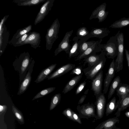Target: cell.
I'll return each instance as SVG.
<instances>
[{
	"instance_id": "6da1fadb",
	"label": "cell",
	"mask_w": 129,
	"mask_h": 129,
	"mask_svg": "<svg viewBox=\"0 0 129 129\" xmlns=\"http://www.w3.org/2000/svg\"><path fill=\"white\" fill-rule=\"evenodd\" d=\"M60 26L59 20L58 18H56L47 29L45 37L47 50H51L53 44L58 38V34Z\"/></svg>"
},
{
	"instance_id": "7a4b0ae2",
	"label": "cell",
	"mask_w": 129,
	"mask_h": 129,
	"mask_svg": "<svg viewBox=\"0 0 129 129\" xmlns=\"http://www.w3.org/2000/svg\"><path fill=\"white\" fill-rule=\"evenodd\" d=\"M119 30L114 35L111 37L106 43L102 44V49L105 52V56L109 59H114L117 56L118 52L117 38L120 33Z\"/></svg>"
},
{
	"instance_id": "3957f363",
	"label": "cell",
	"mask_w": 129,
	"mask_h": 129,
	"mask_svg": "<svg viewBox=\"0 0 129 129\" xmlns=\"http://www.w3.org/2000/svg\"><path fill=\"white\" fill-rule=\"evenodd\" d=\"M118 43V52L117 57L115 61L116 72L122 70L123 68L124 59V36L123 33L120 32L117 38Z\"/></svg>"
},
{
	"instance_id": "277c9868",
	"label": "cell",
	"mask_w": 129,
	"mask_h": 129,
	"mask_svg": "<svg viewBox=\"0 0 129 129\" xmlns=\"http://www.w3.org/2000/svg\"><path fill=\"white\" fill-rule=\"evenodd\" d=\"M95 106L93 103L89 102L81 106L78 105L77 107V109L79 113L78 114L80 119L89 118L96 116L95 113Z\"/></svg>"
},
{
	"instance_id": "5b68a950",
	"label": "cell",
	"mask_w": 129,
	"mask_h": 129,
	"mask_svg": "<svg viewBox=\"0 0 129 129\" xmlns=\"http://www.w3.org/2000/svg\"><path fill=\"white\" fill-rule=\"evenodd\" d=\"M9 16H5L2 19L0 23V52L1 55L9 43L10 32L5 25V22Z\"/></svg>"
},
{
	"instance_id": "8992f818",
	"label": "cell",
	"mask_w": 129,
	"mask_h": 129,
	"mask_svg": "<svg viewBox=\"0 0 129 129\" xmlns=\"http://www.w3.org/2000/svg\"><path fill=\"white\" fill-rule=\"evenodd\" d=\"M55 0H47L41 6L35 19L34 24L36 25L44 19L51 10Z\"/></svg>"
},
{
	"instance_id": "52a82bcc",
	"label": "cell",
	"mask_w": 129,
	"mask_h": 129,
	"mask_svg": "<svg viewBox=\"0 0 129 129\" xmlns=\"http://www.w3.org/2000/svg\"><path fill=\"white\" fill-rule=\"evenodd\" d=\"M102 41V39H99L98 40L96 41L83 53L78 56L75 60H79L83 58L84 59L91 55L96 54L97 52H101L102 50V44L101 43Z\"/></svg>"
},
{
	"instance_id": "ba28073f",
	"label": "cell",
	"mask_w": 129,
	"mask_h": 129,
	"mask_svg": "<svg viewBox=\"0 0 129 129\" xmlns=\"http://www.w3.org/2000/svg\"><path fill=\"white\" fill-rule=\"evenodd\" d=\"M73 32V30H72L66 33L62 40L55 51V56L62 51H64L67 54H69L72 47L69 43L70 39Z\"/></svg>"
},
{
	"instance_id": "9c48e42d",
	"label": "cell",
	"mask_w": 129,
	"mask_h": 129,
	"mask_svg": "<svg viewBox=\"0 0 129 129\" xmlns=\"http://www.w3.org/2000/svg\"><path fill=\"white\" fill-rule=\"evenodd\" d=\"M94 105L96 108V116L95 120L102 119L103 117L106 104V99L104 94L102 93L99 96L96 97Z\"/></svg>"
},
{
	"instance_id": "30bf717a",
	"label": "cell",
	"mask_w": 129,
	"mask_h": 129,
	"mask_svg": "<svg viewBox=\"0 0 129 129\" xmlns=\"http://www.w3.org/2000/svg\"><path fill=\"white\" fill-rule=\"evenodd\" d=\"M107 4L104 3L101 4L94 10L89 18L91 20L93 19L98 18L99 22L103 21L107 17L109 12L106 11Z\"/></svg>"
},
{
	"instance_id": "8fae6325",
	"label": "cell",
	"mask_w": 129,
	"mask_h": 129,
	"mask_svg": "<svg viewBox=\"0 0 129 129\" xmlns=\"http://www.w3.org/2000/svg\"><path fill=\"white\" fill-rule=\"evenodd\" d=\"M103 72L102 70L92 80L91 89L93 91L95 97L99 96L102 93Z\"/></svg>"
},
{
	"instance_id": "7c38bea8",
	"label": "cell",
	"mask_w": 129,
	"mask_h": 129,
	"mask_svg": "<svg viewBox=\"0 0 129 129\" xmlns=\"http://www.w3.org/2000/svg\"><path fill=\"white\" fill-rule=\"evenodd\" d=\"M105 56V52L102 49L100 54L91 55L84 58L83 60L84 61V65L87 63L88 67L83 70L84 74L89 71L94 65Z\"/></svg>"
},
{
	"instance_id": "4fadbf2b",
	"label": "cell",
	"mask_w": 129,
	"mask_h": 129,
	"mask_svg": "<svg viewBox=\"0 0 129 129\" xmlns=\"http://www.w3.org/2000/svg\"><path fill=\"white\" fill-rule=\"evenodd\" d=\"M116 70L115 68V60L113 59L110 63L104 80V88L103 93L106 94L109 87L113 78L114 76Z\"/></svg>"
},
{
	"instance_id": "5bb4252c",
	"label": "cell",
	"mask_w": 129,
	"mask_h": 129,
	"mask_svg": "<svg viewBox=\"0 0 129 129\" xmlns=\"http://www.w3.org/2000/svg\"><path fill=\"white\" fill-rule=\"evenodd\" d=\"M41 41V37L39 33L35 31L30 32L26 39L20 44V46L29 44L31 47L36 49L38 47H40Z\"/></svg>"
},
{
	"instance_id": "9a60e30c",
	"label": "cell",
	"mask_w": 129,
	"mask_h": 129,
	"mask_svg": "<svg viewBox=\"0 0 129 129\" xmlns=\"http://www.w3.org/2000/svg\"><path fill=\"white\" fill-rule=\"evenodd\" d=\"M106 61L105 56L94 65L87 72L84 74L87 79L92 80L102 70L105 64Z\"/></svg>"
},
{
	"instance_id": "2e32d148",
	"label": "cell",
	"mask_w": 129,
	"mask_h": 129,
	"mask_svg": "<svg viewBox=\"0 0 129 129\" xmlns=\"http://www.w3.org/2000/svg\"><path fill=\"white\" fill-rule=\"evenodd\" d=\"M75 67V64L69 63L64 65L51 73L48 77L49 80L58 78L69 72Z\"/></svg>"
},
{
	"instance_id": "e0dca14e",
	"label": "cell",
	"mask_w": 129,
	"mask_h": 129,
	"mask_svg": "<svg viewBox=\"0 0 129 129\" xmlns=\"http://www.w3.org/2000/svg\"><path fill=\"white\" fill-rule=\"evenodd\" d=\"M119 122L118 117L110 118L100 123L94 129H121L116 125V124Z\"/></svg>"
},
{
	"instance_id": "ac0fdd59",
	"label": "cell",
	"mask_w": 129,
	"mask_h": 129,
	"mask_svg": "<svg viewBox=\"0 0 129 129\" xmlns=\"http://www.w3.org/2000/svg\"><path fill=\"white\" fill-rule=\"evenodd\" d=\"M110 32L106 27L92 28L90 32V38L96 37L99 39H102L108 36Z\"/></svg>"
},
{
	"instance_id": "d6986e66",
	"label": "cell",
	"mask_w": 129,
	"mask_h": 129,
	"mask_svg": "<svg viewBox=\"0 0 129 129\" xmlns=\"http://www.w3.org/2000/svg\"><path fill=\"white\" fill-rule=\"evenodd\" d=\"M57 64H52L43 70L38 75L35 82L39 83L47 78L56 66Z\"/></svg>"
},
{
	"instance_id": "ffe728a7",
	"label": "cell",
	"mask_w": 129,
	"mask_h": 129,
	"mask_svg": "<svg viewBox=\"0 0 129 129\" xmlns=\"http://www.w3.org/2000/svg\"><path fill=\"white\" fill-rule=\"evenodd\" d=\"M82 72L81 74L73 77L66 84L64 87L62 92L66 94L72 89L80 80L83 74Z\"/></svg>"
},
{
	"instance_id": "44dd1931",
	"label": "cell",
	"mask_w": 129,
	"mask_h": 129,
	"mask_svg": "<svg viewBox=\"0 0 129 129\" xmlns=\"http://www.w3.org/2000/svg\"><path fill=\"white\" fill-rule=\"evenodd\" d=\"M77 36H75L73 39V43L71 49L68 54L69 57L71 58L77 56L79 55L78 51L80 45L83 42L81 40H79Z\"/></svg>"
},
{
	"instance_id": "7402d4cb",
	"label": "cell",
	"mask_w": 129,
	"mask_h": 129,
	"mask_svg": "<svg viewBox=\"0 0 129 129\" xmlns=\"http://www.w3.org/2000/svg\"><path fill=\"white\" fill-rule=\"evenodd\" d=\"M116 91L117 95L119 97L118 100L119 104L122 99L129 92V85L120 83L117 88Z\"/></svg>"
},
{
	"instance_id": "603a6c76",
	"label": "cell",
	"mask_w": 129,
	"mask_h": 129,
	"mask_svg": "<svg viewBox=\"0 0 129 129\" xmlns=\"http://www.w3.org/2000/svg\"><path fill=\"white\" fill-rule=\"evenodd\" d=\"M47 0H13V2L18 6H31L45 2Z\"/></svg>"
},
{
	"instance_id": "cb8c5ba5",
	"label": "cell",
	"mask_w": 129,
	"mask_h": 129,
	"mask_svg": "<svg viewBox=\"0 0 129 129\" xmlns=\"http://www.w3.org/2000/svg\"><path fill=\"white\" fill-rule=\"evenodd\" d=\"M32 29V26L29 25L27 26L18 29L13 36L11 40L8 43L12 44L15 41L21 37L29 33Z\"/></svg>"
},
{
	"instance_id": "d4e9b609",
	"label": "cell",
	"mask_w": 129,
	"mask_h": 129,
	"mask_svg": "<svg viewBox=\"0 0 129 129\" xmlns=\"http://www.w3.org/2000/svg\"><path fill=\"white\" fill-rule=\"evenodd\" d=\"M119 105L118 101L116 102V97H114L106 105L105 112L106 116H108L115 111L118 109Z\"/></svg>"
},
{
	"instance_id": "484cf974",
	"label": "cell",
	"mask_w": 129,
	"mask_h": 129,
	"mask_svg": "<svg viewBox=\"0 0 129 129\" xmlns=\"http://www.w3.org/2000/svg\"><path fill=\"white\" fill-rule=\"evenodd\" d=\"M77 37L83 42L86 41L90 38V32L86 27L82 26L78 28L77 31Z\"/></svg>"
},
{
	"instance_id": "4316f807",
	"label": "cell",
	"mask_w": 129,
	"mask_h": 129,
	"mask_svg": "<svg viewBox=\"0 0 129 129\" xmlns=\"http://www.w3.org/2000/svg\"><path fill=\"white\" fill-rule=\"evenodd\" d=\"M128 107H129V92L119 103L117 111L115 114L116 117H119L120 115L121 112Z\"/></svg>"
},
{
	"instance_id": "83f0119b",
	"label": "cell",
	"mask_w": 129,
	"mask_h": 129,
	"mask_svg": "<svg viewBox=\"0 0 129 129\" xmlns=\"http://www.w3.org/2000/svg\"><path fill=\"white\" fill-rule=\"evenodd\" d=\"M31 80V76L30 73L28 72L20 85L17 93L18 95L23 94L26 90L30 83Z\"/></svg>"
},
{
	"instance_id": "f1b7e54d",
	"label": "cell",
	"mask_w": 129,
	"mask_h": 129,
	"mask_svg": "<svg viewBox=\"0 0 129 129\" xmlns=\"http://www.w3.org/2000/svg\"><path fill=\"white\" fill-rule=\"evenodd\" d=\"M129 25V18L123 17L115 21L109 27L114 28H121Z\"/></svg>"
},
{
	"instance_id": "f546056e",
	"label": "cell",
	"mask_w": 129,
	"mask_h": 129,
	"mask_svg": "<svg viewBox=\"0 0 129 129\" xmlns=\"http://www.w3.org/2000/svg\"><path fill=\"white\" fill-rule=\"evenodd\" d=\"M120 76H116L113 80L111 85L108 95V98L109 100L112 96L120 83Z\"/></svg>"
},
{
	"instance_id": "4dcf8cb0",
	"label": "cell",
	"mask_w": 129,
	"mask_h": 129,
	"mask_svg": "<svg viewBox=\"0 0 129 129\" xmlns=\"http://www.w3.org/2000/svg\"><path fill=\"white\" fill-rule=\"evenodd\" d=\"M61 98L60 93L56 94L52 97L50 106V110L55 108L60 103Z\"/></svg>"
},
{
	"instance_id": "1f68e13d",
	"label": "cell",
	"mask_w": 129,
	"mask_h": 129,
	"mask_svg": "<svg viewBox=\"0 0 129 129\" xmlns=\"http://www.w3.org/2000/svg\"><path fill=\"white\" fill-rule=\"evenodd\" d=\"M54 87H48L42 90L38 93L33 98L32 100L44 96L52 92L55 89Z\"/></svg>"
},
{
	"instance_id": "d6a6232c",
	"label": "cell",
	"mask_w": 129,
	"mask_h": 129,
	"mask_svg": "<svg viewBox=\"0 0 129 129\" xmlns=\"http://www.w3.org/2000/svg\"><path fill=\"white\" fill-rule=\"evenodd\" d=\"M30 60V55L28 52H25L24 58L22 62L20 68L21 73L22 74L28 67Z\"/></svg>"
},
{
	"instance_id": "836d02e7",
	"label": "cell",
	"mask_w": 129,
	"mask_h": 129,
	"mask_svg": "<svg viewBox=\"0 0 129 129\" xmlns=\"http://www.w3.org/2000/svg\"><path fill=\"white\" fill-rule=\"evenodd\" d=\"M95 42V41H91L88 42L85 41L83 43L79 48L78 51L79 55L83 53Z\"/></svg>"
},
{
	"instance_id": "e575fe53",
	"label": "cell",
	"mask_w": 129,
	"mask_h": 129,
	"mask_svg": "<svg viewBox=\"0 0 129 129\" xmlns=\"http://www.w3.org/2000/svg\"><path fill=\"white\" fill-rule=\"evenodd\" d=\"M12 110L15 116L18 120L22 124L24 123V118L22 113L14 105L12 106Z\"/></svg>"
},
{
	"instance_id": "d590c367",
	"label": "cell",
	"mask_w": 129,
	"mask_h": 129,
	"mask_svg": "<svg viewBox=\"0 0 129 129\" xmlns=\"http://www.w3.org/2000/svg\"><path fill=\"white\" fill-rule=\"evenodd\" d=\"M29 32L21 37L15 41L11 45L14 47L20 46V44L25 40L29 35Z\"/></svg>"
},
{
	"instance_id": "8d00e7d4",
	"label": "cell",
	"mask_w": 129,
	"mask_h": 129,
	"mask_svg": "<svg viewBox=\"0 0 129 129\" xmlns=\"http://www.w3.org/2000/svg\"><path fill=\"white\" fill-rule=\"evenodd\" d=\"M73 111L70 108H68L64 110L62 114L69 119L74 121L73 118Z\"/></svg>"
},
{
	"instance_id": "74e56055",
	"label": "cell",
	"mask_w": 129,
	"mask_h": 129,
	"mask_svg": "<svg viewBox=\"0 0 129 129\" xmlns=\"http://www.w3.org/2000/svg\"><path fill=\"white\" fill-rule=\"evenodd\" d=\"M83 70L82 67L78 66L73 69L70 73V75H79L81 74Z\"/></svg>"
},
{
	"instance_id": "f35d334b",
	"label": "cell",
	"mask_w": 129,
	"mask_h": 129,
	"mask_svg": "<svg viewBox=\"0 0 129 129\" xmlns=\"http://www.w3.org/2000/svg\"><path fill=\"white\" fill-rule=\"evenodd\" d=\"M86 84V82L85 81L80 83L76 89L75 91L76 94H78L81 92L84 88Z\"/></svg>"
},
{
	"instance_id": "ab89813d",
	"label": "cell",
	"mask_w": 129,
	"mask_h": 129,
	"mask_svg": "<svg viewBox=\"0 0 129 129\" xmlns=\"http://www.w3.org/2000/svg\"><path fill=\"white\" fill-rule=\"evenodd\" d=\"M73 118L74 122H77L79 124H81L82 122L81 119L78 114L73 111Z\"/></svg>"
},
{
	"instance_id": "60d3db41",
	"label": "cell",
	"mask_w": 129,
	"mask_h": 129,
	"mask_svg": "<svg viewBox=\"0 0 129 129\" xmlns=\"http://www.w3.org/2000/svg\"><path fill=\"white\" fill-rule=\"evenodd\" d=\"M7 109V106L6 105H0V112L1 114L6 111Z\"/></svg>"
},
{
	"instance_id": "b9f144b4",
	"label": "cell",
	"mask_w": 129,
	"mask_h": 129,
	"mask_svg": "<svg viewBox=\"0 0 129 129\" xmlns=\"http://www.w3.org/2000/svg\"><path fill=\"white\" fill-rule=\"evenodd\" d=\"M125 54L127 66L129 70V52L126 49H125Z\"/></svg>"
},
{
	"instance_id": "7bdbcfd3",
	"label": "cell",
	"mask_w": 129,
	"mask_h": 129,
	"mask_svg": "<svg viewBox=\"0 0 129 129\" xmlns=\"http://www.w3.org/2000/svg\"><path fill=\"white\" fill-rule=\"evenodd\" d=\"M86 95H82L79 99L78 102V105H80L82 104L85 100Z\"/></svg>"
},
{
	"instance_id": "ee69618b",
	"label": "cell",
	"mask_w": 129,
	"mask_h": 129,
	"mask_svg": "<svg viewBox=\"0 0 129 129\" xmlns=\"http://www.w3.org/2000/svg\"><path fill=\"white\" fill-rule=\"evenodd\" d=\"M125 114L127 117L129 118V111L125 112Z\"/></svg>"
},
{
	"instance_id": "f6af8a7d",
	"label": "cell",
	"mask_w": 129,
	"mask_h": 129,
	"mask_svg": "<svg viewBox=\"0 0 129 129\" xmlns=\"http://www.w3.org/2000/svg\"></svg>"
}]
</instances>
